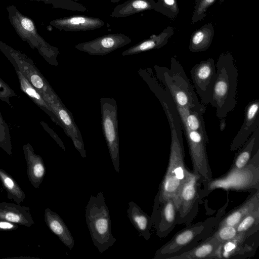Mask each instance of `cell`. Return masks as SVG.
Instances as JSON below:
<instances>
[{"instance_id": "16", "label": "cell", "mask_w": 259, "mask_h": 259, "mask_svg": "<svg viewBox=\"0 0 259 259\" xmlns=\"http://www.w3.org/2000/svg\"><path fill=\"white\" fill-rule=\"evenodd\" d=\"M259 127V100H254L248 103L244 111L243 124L230 145V149L236 151L247 141L255 130Z\"/></svg>"}, {"instance_id": "34", "label": "cell", "mask_w": 259, "mask_h": 259, "mask_svg": "<svg viewBox=\"0 0 259 259\" xmlns=\"http://www.w3.org/2000/svg\"><path fill=\"white\" fill-rule=\"evenodd\" d=\"M0 147L8 154L12 156V145L9 126L0 112Z\"/></svg>"}, {"instance_id": "5", "label": "cell", "mask_w": 259, "mask_h": 259, "mask_svg": "<svg viewBox=\"0 0 259 259\" xmlns=\"http://www.w3.org/2000/svg\"><path fill=\"white\" fill-rule=\"evenodd\" d=\"M85 220L93 244L102 253L114 245L116 238L112 233L111 221L103 193L91 195L85 207Z\"/></svg>"}, {"instance_id": "41", "label": "cell", "mask_w": 259, "mask_h": 259, "mask_svg": "<svg viewBox=\"0 0 259 259\" xmlns=\"http://www.w3.org/2000/svg\"><path fill=\"white\" fill-rule=\"evenodd\" d=\"M120 1H121V0H110V2L111 3H115L118 2Z\"/></svg>"}, {"instance_id": "10", "label": "cell", "mask_w": 259, "mask_h": 259, "mask_svg": "<svg viewBox=\"0 0 259 259\" xmlns=\"http://www.w3.org/2000/svg\"><path fill=\"white\" fill-rule=\"evenodd\" d=\"M100 104L103 134L114 169L119 173V138L117 103L113 98H102Z\"/></svg>"}, {"instance_id": "22", "label": "cell", "mask_w": 259, "mask_h": 259, "mask_svg": "<svg viewBox=\"0 0 259 259\" xmlns=\"http://www.w3.org/2000/svg\"><path fill=\"white\" fill-rule=\"evenodd\" d=\"M174 28L168 26L158 35H152L146 39L129 48L122 53V56L137 54L155 49H159L165 46L168 39L174 34Z\"/></svg>"}, {"instance_id": "43", "label": "cell", "mask_w": 259, "mask_h": 259, "mask_svg": "<svg viewBox=\"0 0 259 259\" xmlns=\"http://www.w3.org/2000/svg\"><path fill=\"white\" fill-rule=\"evenodd\" d=\"M224 1L225 0H220V4L223 3Z\"/></svg>"}, {"instance_id": "11", "label": "cell", "mask_w": 259, "mask_h": 259, "mask_svg": "<svg viewBox=\"0 0 259 259\" xmlns=\"http://www.w3.org/2000/svg\"><path fill=\"white\" fill-rule=\"evenodd\" d=\"M180 120L189 150L193 172L200 178L201 182L210 181L212 179V175L206 148L209 140L199 132L189 128L181 117Z\"/></svg>"}, {"instance_id": "9", "label": "cell", "mask_w": 259, "mask_h": 259, "mask_svg": "<svg viewBox=\"0 0 259 259\" xmlns=\"http://www.w3.org/2000/svg\"><path fill=\"white\" fill-rule=\"evenodd\" d=\"M10 9V18L20 37L28 42L32 48L36 49L42 57L51 65H59L57 60V49L51 46L38 35L33 21L13 7Z\"/></svg>"}, {"instance_id": "37", "label": "cell", "mask_w": 259, "mask_h": 259, "mask_svg": "<svg viewBox=\"0 0 259 259\" xmlns=\"http://www.w3.org/2000/svg\"><path fill=\"white\" fill-rule=\"evenodd\" d=\"M17 96L18 95L14 91L0 78V100L8 104L11 108H14L10 99L11 97Z\"/></svg>"}, {"instance_id": "27", "label": "cell", "mask_w": 259, "mask_h": 259, "mask_svg": "<svg viewBox=\"0 0 259 259\" xmlns=\"http://www.w3.org/2000/svg\"><path fill=\"white\" fill-rule=\"evenodd\" d=\"M154 0H128L116 6L111 14L112 17L123 18L146 10L154 9Z\"/></svg>"}, {"instance_id": "28", "label": "cell", "mask_w": 259, "mask_h": 259, "mask_svg": "<svg viewBox=\"0 0 259 259\" xmlns=\"http://www.w3.org/2000/svg\"><path fill=\"white\" fill-rule=\"evenodd\" d=\"M220 244L211 236L191 250L175 256L173 259L213 258Z\"/></svg>"}, {"instance_id": "14", "label": "cell", "mask_w": 259, "mask_h": 259, "mask_svg": "<svg viewBox=\"0 0 259 259\" xmlns=\"http://www.w3.org/2000/svg\"><path fill=\"white\" fill-rule=\"evenodd\" d=\"M131 41V38L125 35L112 33L78 44L75 46V48L91 55L103 56L124 47Z\"/></svg>"}, {"instance_id": "8", "label": "cell", "mask_w": 259, "mask_h": 259, "mask_svg": "<svg viewBox=\"0 0 259 259\" xmlns=\"http://www.w3.org/2000/svg\"><path fill=\"white\" fill-rule=\"evenodd\" d=\"M200 178L192 172L172 197L177 213V224L189 225L197 215L200 200Z\"/></svg>"}, {"instance_id": "35", "label": "cell", "mask_w": 259, "mask_h": 259, "mask_svg": "<svg viewBox=\"0 0 259 259\" xmlns=\"http://www.w3.org/2000/svg\"><path fill=\"white\" fill-rule=\"evenodd\" d=\"M217 0H196L192 15L191 23H195L203 19L206 15L207 9Z\"/></svg>"}, {"instance_id": "30", "label": "cell", "mask_w": 259, "mask_h": 259, "mask_svg": "<svg viewBox=\"0 0 259 259\" xmlns=\"http://www.w3.org/2000/svg\"><path fill=\"white\" fill-rule=\"evenodd\" d=\"M0 181L7 193L8 199L20 204L25 199L26 195L16 180L0 167Z\"/></svg>"}, {"instance_id": "24", "label": "cell", "mask_w": 259, "mask_h": 259, "mask_svg": "<svg viewBox=\"0 0 259 259\" xmlns=\"http://www.w3.org/2000/svg\"><path fill=\"white\" fill-rule=\"evenodd\" d=\"M128 206L127 216L131 223L140 236H142L146 240H149L151 238L150 230L152 227L151 217L133 201H130Z\"/></svg>"}, {"instance_id": "39", "label": "cell", "mask_w": 259, "mask_h": 259, "mask_svg": "<svg viewBox=\"0 0 259 259\" xmlns=\"http://www.w3.org/2000/svg\"><path fill=\"white\" fill-rule=\"evenodd\" d=\"M18 228L17 224L0 219V231H10Z\"/></svg>"}, {"instance_id": "42", "label": "cell", "mask_w": 259, "mask_h": 259, "mask_svg": "<svg viewBox=\"0 0 259 259\" xmlns=\"http://www.w3.org/2000/svg\"><path fill=\"white\" fill-rule=\"evenodd\" d=\"M33 1H41L47 2V1H49V0H33Z\"/></svg>"}, {"instance_id": "6", "label": "cell", "mask_w": 259, "mask_h": 259, "mask_svg": "<svg viewBox=\"0 0 259 259\" xmlns=\"http://www.w3.org/2000/svg\"><path fill=\"white\" fill-rule=\"evenodd\" d=\"M259 150L243 168L230 169L225 175L201 183L200 195L202 198L215 189L245 191L259 189Z\"/></svg>"}, {"instance_id": "17", "label": "cell", "mask_w": 259, "mask_h": 259, "mask_svg": "<svg viewBox=\"0 0 259 259\" xmlns=\"http://www.w3.org/2000/svg\"><path fill=\"white\" fill-rule=\"evenodd\" d=\"M50 23L60 30L67 31L94 30L104 25V22L99 18L80 15L57 19Z\"/></svg>"}, {"instance_id": "1", "label": "cell", "mask_w": 259, "mask_h": 259, "mask_svg": "<svg viewBox=\"0 0 259 259\" xmlns=\"http://www.w3.org/2000/svg\"><path fill=\"white\" fill-rule=\"evenodd\" d=\"M160 103L168 121L171 139L168 166L156 194L165 199L172 198L192 172L185 164L182 128L176 104L170 97L164 98Z\"/></svg>"}, {"instance_id": "12", "label": "cell", "mask_w": 259, "mask_h": 259, "mask_svg": "<svg viewBox=\"0 0 259 259\" xmlns=\"http://www.w3.org/2000/svg\"><path fill=\"white\" fill-rule=\"evenodd\" d=\"M150 217L156 235L160 238L167 236L178 224L173 198L160 199L156 195Z\"/></svg>"}, {"instance_id": "25", "label": "cell", "mask_w": 259, "mask_h": 259, "mask_svg": "<svg viewBox=\"0 0 259 259\" xmlns=\"http://www.w3.org/2000/svg\"><path fill=\"white\" fill-rule=\"evenodd\" d=\"M258 146L259 127L255 130L245 144L239 149L230 169H238L244 167L259 150Z\"/></svg>"}, {"instance_id": "29", "label": "cell", "mask_w": 259, "mask_h": 259, "mask_svg": "<svg viewBox=\"0 0 259 259\" xmlns=\"http://www.w3.org/2000/svg\"><path fill=\"white\" fill-rule=\"evenodd\" d=\"M176 107L180 117L183 119L189 128L199 132L206 140H209L205 129L203 114L198 112L192 111L177 105Z\"/></svg>"}, {"instance_id": "7", "label": "cell", "mask_w": 259, "mask_h": 259, "mask_svg": "<svg viewBox=\"0 0 259 259\" xmlns=\"http://www.w3.org/2000/svg\"><path fill=\"white\" fill-rule=\"evenodd\" d=\"M1 49L11 64L17 66L48 104L59 98L30 58L6 45L1 46Z\"/></svg>"}, {"instance_id": "40", "label": "cell", "mask_w": 259, "mask_h": 259, "mask_svg": "<svg viewBox=\"0 0 259 259\" xmlns=\"http://www.w3.org/2000/svg\"><path fill=\"white\" fill-rule=\"evenodd\" d=\"M226 123L225 118L220 119L219 128L221 132H223L226 128Z\"/></svg>"}, {"instance_id": "21", "label": "cell", "mask_w": 259, "mask_h": 259, "mask_svg": "<svg viewBox=\"0 0 259 259\" xmlns=\"http://www.w3.org/2000/svg\"><path fill=\"white\" fill-rule=\"evenodd\" d=\"M15 69L19 81L20 88L38 107L46 113L52 120L62 127V125L54 114L49 104L45 100L40 93L30 83L22 74L19 69L15 65H12Z\"/></svg>"}, {"instance_id": "20", "label": "cell", "mask_w": 259, "mask_h": 259, "mask_svg": "<svg viewBox=\"0 0 259 259\" xmlns=\"http://www.w3.org/2000/svg\"><path fill=\"white\" fill-rule=\"evenodd\" d=\"M257 209H259V189L220 220L218 227L224 225L236 227L244 217Z\"/></svg>"}, {"instance_id": "23", "label": "cell", "mask_w": 259, "mask_h": 259, "mask_svg": "<svg viewBox=\"0 0 259 259\" xmlns=\"http://www.w3.org/2000/svg\"><path fill=\"white\" fill-rule=\"evenodd\" d=\"M45 222L49 229L70 249L74 245V240L67 226L61 217L50 208H46L44 213Z\"/></svg>"}, {"instance_id": "18", "label": "cell", "mask_w": 259, "mask_h": 259, "mask_svg": "<svg viewBox=\"0 0 259 259\" xmlns=\"http://www.w3.org/2000/svg\"><path fill=\"white\" fill-rule=\"evenodd\" d=\"M27 164L28 179L34 188H38L46 174V167L42 157L35 153L32 146L27 143L23 146Z\"/></svg>"}, {"instance_id": "31", "label": "cell", "mask_w": 259, "mask_h": 259, "mask_svg": "<svg viewBox=\"0 0 259 259\" xmlns=\"http://www.w3.org/2000/svg\"><path fill=\"white\" fill-rule=\"evenodd\" d=\"M250 234L248 232L238 234L234 238L220 244L214 254L213 258H230L235 255L239 251L241 243Z\"/></svg>"}, {"instance_id": "38", "label": "cell", "mask_w": 259, "mask_h": 259, "mask_svg": "<svg viewBox=\"0 0 259 259\" xmlns=\"http://www.w3.org/2000/svg\"><path fill=\"white\" fill-rule=\"evenodd\" d=\"M40 124L43 127L44 129L50 134V135L53 138V139L57 142L59 146L63 149L64 150H66L65 147L63 142L62 141L61 139L57 135V134L48 125L43 121L40 122Z\"/></svg>"}, {"instance_id": "32", "label": "cell", "mask_w": 259, "mask_h": 259, "mask_svg": "<svg viewBox=\"0 0 259 259\" xmlns=\"http://www.w3.org/2000/svg\"><path fill=\"white\" fill-rule=\"evenodd\" d=\"M154 10L171 20L175 19L179 13L177 0H158Z\"/></svg>"}, {"instance_id": "2", "label": "cell", "mask_w": 259, "mask_h": 259, "mask_svg": "<svg viewBox=\"0 0 259 259\" xmlns=\"http://www.w3.org/2000/svg\"><path fill=\"white\" fill-rule=\"evenodd\" d=\"M217 76L209 104L216 109L220 119L233 111L236 105L238 73L232 54H221L215 65Z\"/></svg>"}, {"instance_id": "26", "label": "cell", "mask_w": 259, "mask_h": 259, "mask_svg": "<svg viewBox=\"0 0 259 259\" xmlns=\"http://www.w3.org/2000/svg\"><path fill=\"white\" fill-rule=\"evenodd\" d=\"M214 34L211 23L203 25L192 33L189 45V50L198 53L207 50L210 46Z\"/></svg>"}, {"instance_id": "3", "label": "cell", "mask_w": 259, "mask_h": 259, "mask_svg": "<svg viewBox=\"0 0 259 259\" xmlns=\"http://www.w3.org/2000/svg\"><path fill=\"white\" fill-rule=\"evenodd\" d=\"M156 77L170 93L177 106L198 112L202 114L206 106L199 101L183 66L175 58L170 59V67L154 65Z\"/></svg>"}, {"instance_id": "13", "label": "cell", "mask_w": 259, "mask_h": 259, "mask_svg": "<svg viewBox=\"0 0 259 259\" xmlns=\"http://www.w3.org/2000/svg\"><path fill=\"white\" fill-rule=\"evenodd\" d=\"M193 83L203 104H209L217 71L214 60L209 58L193 66L190 70Z\"/></svg>"}, {"instance_id": "19", "label": "cell", "mask_w": 259, "mask_h": 259, "mask_svg": "<svg viewBox=\"0 0 259 259\" xmlns=\"http://www.w3.org/2000/svg\"><path fill=\"white\" fill-rule=\"evenodd\" d=\"M0 219L27 227L34 224L30 208L13 203L0 202Z\"/></svg>"}, {"instance_id": "36", "label": "cell", "mask_w": 259, "mask_h": 259, "mask_svg": "<svg viewBox=\"0 0 259 259\" xmlns=\"http://www.w3.org/2000/svg\"><path fill=\"white\" fill-rule=\"evenodd\" d=\"M237 235L235 227L224 225L218 227L211 235L218 242L222 244L234 238Z\"/></svg>"}, {"instance_id": "15", "label": "cell", "mask_w": 259, "mask_h": 259, "mask_svg": "<svg viewBox=\"0 0 259 259\" xmlns=\"http://www.w3.org/2000/svg\"><path fill=\"white\" fill-rule=\"evenodd\" d=\"M53 113L62 125V128L72 141L75 149L82 158L87 157L83 139L72 113L64 106L60 98L49 103Z\"/></svg>"}, {"instance_id": "33", "label": "cell", "mask_w": 259, "mask_h": 259, "mask_svg": "<svg viewBox=\"0 0 259 259\" xmlns=\"http://www.w3.org/2000/svg\"><path fill=\"white\" fill-rule=\"evenodd\" d=\"M258 223L259 209H257L246 215L236 226L237 234L247 232L251 233L254 228L258 227Z\"/></svg>"}, {"instance_id": "4", "label": "cell", "mask_w": 259, "mask_h": 259, "mask_svg": "<svg viewBox=\"0 0 259 259\" xmlns=\"http://www.w3.org/2000/svg\"><path fill=\"white\" fill-rule=\"evenodd\" d=\"M220 220L218 217H211L204 221L187 225L157 250L153 259H173L191 250L214 233Z\"/></svg>"}]
</instances>
